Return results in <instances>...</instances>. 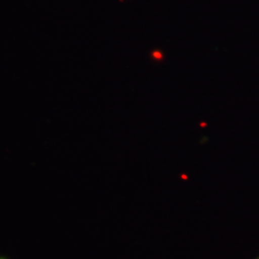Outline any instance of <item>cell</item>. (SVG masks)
<instances>
[{"mask_svg":"<svg viewBox=\"0 0 259 259\" xmlns=\"http://www.w3.org/2000/svg\"><path fill=\"white\" fill-rule=\"evenodd\" d=\"M256 259H259V257H257V258H256Z\"/></svg>","mask_w":259,"mask_h":259,"instance_id":"1","label":"cell"},{"mask_svg":"<svg viewBox=\"0 0 259 259\" xmlns=\"http://www.w3.org/2000/svg\"><path fill=\"white\" fill-rule=\"evenodd\" d=\"M0 259H5V258H0Z\"/></svg>","mask_w":259,"mask_h":259,"instance_id":"2","label":"cell"}]
</instances>
